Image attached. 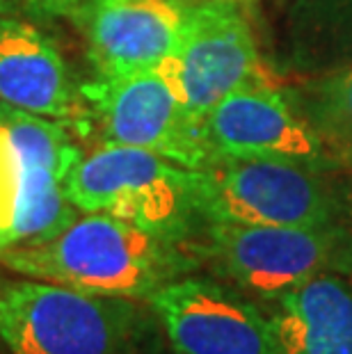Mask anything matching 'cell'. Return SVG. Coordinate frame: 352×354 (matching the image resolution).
Here are the masks:
<instances>
[{
    "instance_id": "14",
    "label": "cell",
    "mask_w": 352,
    "mask_h": 354,
    "mask_svg": "<svg viewBox=\"0 0 352 354\" xmlns=\"http://www.w3.org/2000/svg\"><path fill=\"white\" fill-rule=\"evenodd\" d=\"M297 110L320 133L327 149L352 135V64L302 89Z\"/></svg>"
},
{
    "instance_id": "15",
    "label": "cell",
    "mask_w": 352,
    "mask_h": 354,
    "mask_svg": "<svg viewBox=\"0 0 352 354\" xmlns=\"http://www.w3.org/2000/svg\"><path fill=\"white\" fill-rule=\"evenodd\" d=\"M297 35L318 53L352 50V0H297Z\"/></svg>"
},
{
    "instance_id": "2",
    "label": "cell",
    "mask_w": 352,
    "mask_h": 354,
    "mask_svg": "<svg viewBox=\"0 0 352 354\" xmlns=\"http://www.w3.org/2000/svg\"><path fill=\"white\" fill-rule=\"evenodd\" d=\"M163 331L140 299L39 279H0V354H154Z\"/></svg>"
},
{
    "instance_id": "3",
    "label": "cell",
    "mask_w": 352,
    "mask_h": 354,
    "mask_svg": "<svg viewBox=\"0 0 352 354\" xmlns=\"http://www.w3.org/2000/svg\"><path fill=\"white\" fill-rule=\"evenodd\" d=\"M188 247L220 281L259 304L318 274L352 279V231L341 222L327 227L204 224Z\"/></svg>"
},
{
    "instance_id": "16",
    "label": "cell",
    "mask_w": 352,
    "mask_h": 354,
    "mask_svg": "<svg viewBox=\"0 0 352 354\" xmlns=\"http://www.w3.org/2000/svg\"><path fill=\"white\" fill-rule=\"evenodd\" d=\"M17 194H19V165L17 153H14L12 140L7 128L0 124V231H10V224L14 220V208H17ZM10 250V240H7Z\"/></svg>"
},
{
    "instance_id": "7",
    "label": "cell",
    "mask_w": 352,
    "mask_h": 354,
    "mask_svg": "<svg viewBox=\"0 0 352 354\" xmlns=\"http://www.w3.org/2000/svg\"><path fill=\"white\" fill-rule=\"evenodd\" d=\"M158 71L199 119L224 96L266 85L257 41L238 0L188 3L181 41Z\"/></svg>"
},
{
    "instance_id": "23",
    "label": "cell",
    "mask_w": 352,
    "mask_h": 354,
    "mask_svg": "<svg viewBox=\"0 0 352 354\" xmlns=\"http://www.w3.org/2000/svg\"><path fill=\"white\" fill-rule=\"evenodd\" d=\"M350 215H352V197H350Z\"/></svg>"
},
{
    "instance_id": "4",
    "label": "cell",
    "mask_w": 352,
    "mask_h": 354,
    "mask_svg": "<svg viewBox=\"0 0 352 354\" xmlns=\"http://www.w3.org/2000/svg\"><path fill=\"white\" fill-rule=\"evenodd\" d=\"M64 192L80 213H106L181 245L201 229L194 171L147 149L101 142L82 153Z\"/></svg>"
},
{
    "instance_id": "12",
    "label": "cell",
    "mask_w": 352,
    "mask_h": 354,
    "mask_svg": "<svg viewBox=\"0 0 352 354\" xmlns=\"http://www.w3.org/2000/svg\"><path fill=\"white\" fill-rule=\"evenodd\" d=\"M0 101L73 126L85 117L64 55L46 32L21 17H0Z\"/></svg>"
},
{
    "instance_id": "20",
    "label": "cell",
    "mask_w": 352,
    "mask_h": 354,
    "mask_svg": "<svg viewBox=\"0 0 352 354\" xmlns=\"http://www.w3.org/2000/svg\"><path fill=\"white\" fill-rule=\"evenodd\" d=\"M7 250V240H5V233L0 231V254H3Z\"/></svg>"
},
{
    "instance_id": "1",
    "label": "cell",
    "mask_w": 352,
    "mask_h": 354,
    "mask_svg": "<svg viewBox=\"0 0 352 354\" xmlns=\"http://www.w3.org/2000/svg\"><path fill=\"white\" fill-rule=\"evenodd\" d=\"M0 266L89 295L147 302L163 286L190 274L199 261L188 245L106 213H82L46 243L5 250Z\"/></svg>"
},
{
    "instance_id": "5",
    "label": "cell",
    "mask_w": 352,
    "mask_h": 354,
    "mask_svg": "<svg viewBox=\"0 0 352 354\" xmlns=\"http://www.w3.org/2000/svg\"><path fill=\"white\" fill-rule=\"evenodd\" d=\"M194 171V208L204 224L327 227L341 203L309 167L261 158H213ZM201 231V229H199Z\"/></svg>"
},
{
    "instance_id": "21",
    "label": "cell",
    "mask_w": 352,
    "mask_h": 354,
    "mask_svg": "<svg viewBox=\"0 0 352 354\" xmlns=\"http://www.w3.org/2000/svg\"><path fill=\"white\" fill-rule=\"evenodd\" d=\"M238 3H241V5H243V3H245V5H252V3H257V0H238Z\"/></svg>"
},
{
    "instance_id": "8",
    "label": "cell",
    "mask_w": 352,
    "mask_h": 354,
    "mask_svg": "<svg viewBox=\"0 0 352 354\" xmlns=\"http://www.w3.org/2000/svg\"><path fill=\"white\" fill-rule=\"evenodd\" d=\"M147 304L172 354H277L263 306L220 279L185 274Z\"/></svg>"
},
{
    "instance_id": "9",
    "label": "cell",
    "mask_w": 352,
    "mask_h": 354,
    "mask_svg": "<svg viewBox=\"0 0 352 354\" xmlns=\"http://www.w3.org/2000/svg\"><path fill=\"white\" fill-rule=\"evenodd\" d=\"M19 165V194L7 231L10 247L39 245L55 238L80 215L64 192V180L82 158L69 124L19 110L0 101Z\"/></svg>"
},
{
    "instance_id": "6",
    "label": "cell",
    "mask_w": 352,
    "mask_h": 354,
    "mask_svg": "<svg viewBox=\"0 0 352 354\" xmlns=\"http://www.w3.org/2000/svg\"><path fill=\"white\" fill-rule=\"evenodd\" d=\"M80 96L85 117L78 126H94L103 142L147 149L185 169L211 162L201 119L158 69L99 76L82 82Z\"/></svg>"
},
{
    "instance_id": "10",
    "label": "cell",
    "mask_w": 352,
    "mask_h": 354,
    "mask_svg": "<svg viewBox=\"0 0 352 354\" xmlns=\"http://www.w3.org/2000/svg\"><path fill=\"white\" fill-rule=\"evenodd\" d=\"M201 128L213 158L284 160L313 171L336 167L320 133L268 85H250L224 96L206 112Z\"/></svg>"
},
{
    "instance_id": "13",
    "label": "cell",
    "mask_w": 352,
    "mask_h": 354,
    "mask_svg": "<svg viewBox=\"0 0 352 354\" xmlns=\"http://www.w3.org/2000/svg\"><path fill=\"white\" fill-rule=\"evenodd\" d=\"M261 306L277 354H352L350 277L318 274Z\"/></svg>"
},
{
    "instance_id": "18",
    "label": "cell",
    "mask_w": 352,
    "mask_h": 354,
    "mask_svg": "<svg viewBox=\"0 0 352 354\" xmlns=\"http://www.w3.org/2000/svg\"><path fill=\"white\" fill-rule=\"evenodd\" d=\"M329 153H332L334 162L341 165V167H348L352 171V135L343 138L334 145H329Z\"/></svg>"
},
{
    "instance_id": "19",
    "label": "cell",
    "mask_w": 352,
    "mask_h": 354,
    "mask_svg": "<svg viewBox=\"0 0 352 354\" xmlns=\"http://www.w3.org/2000/svg\"><path fill=\"white\" fill-rule=\"evenodd\" d=\"M21 7L17 0H0V17H21Z\"/></svg>"
},
{
    "instance_id": "17",
    "label": "cell",
    "mask_w": 352,
    "mask_h": 354,
    "mask_svg": "<svg viewBox=\"0 0 352 354\" xmlns=\"http://www.w3.org/2000/svg\"><path fill=\"white\" fill-rule=\"evenodd\" d=\"M21 12L37 19H73L82 0H17Z\"/></svg>"
},
{
    "instance_id": "11",
    "label": "cell",
    "mask_w": 352,
    "mask_h": 354,
    "mask_svg": "<svg viewBox=\"0 0 352 354\" xmlns=\"http://www.w3.org/2000/svg\"><path fill=\"white\" fill-rule=\"evenodd\" d=\"M185 0H82L71 21L80 26L99 76L158 69L181 41Z\"/></svg>"
},
{
    "instance_id": "22",
    "label": "cell",
    "mask_w": 352,
    "mask_h": 354,
    "mask_svg": "<svg viewBox=\"0 0 352 354\" xmlns=\"http://www.w3.org/2000/svg\"><path fill=\"white\" fill-rule=\"evenodd\" d=\"M185 3H201V0H185Z\"/></svg>"
}]
</instances>
